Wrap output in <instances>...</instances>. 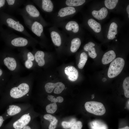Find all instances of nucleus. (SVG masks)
I'll return each mask as SVG.
<instances>
[{"mask_svg":"<svg viewBox=\"0 0 129 129\" xmlns=\"http://www.w3.org/2000/svg\"><path fill=\"white\" fill-rule=\"evenodd\" d=\"M33 80L32 73L24 77L12 76L6 84L2 104L5 105L17 102H28L31 97Z\"/></svg>","mask_w":129,"mask_h":129,"instance_id":"nucleus-1","label":"nucleus"},{"mask_svg":"<svg viewBox=\"0 0 129 129\" xmlns=\"http://www.w3.org/2000/svg\"><path fill=\"white\" fill-rule=\"evenodd\" d=\"M31 106L27 110L12 117L6 126V129H22L36 116Z\"/></svg>","mask_w":129,"mask_h":129,"instance_id":"nucleus-2","label":"nucleus"},{"mask_svg":"<svg viewBox=\"0 0 129 129\" xmlns=\"http://www.w3.org/2000/svg\"><path fill=\"white\" fill-rule=\"evenodd\" d=\"M3 63L12 76L20 75L24 70L18 56L13 54L8 53L2 58Z\"/></svg>","mask_w":129,"mask_h":129,"instance_id":"nucleus-3","label":"nucleus"},{"mask_svg":"<svg viewBox=\"0 0 129 129\" xmlns=\"http://www.w3.org/2000/svg\"><path fill=\"white\" fill-rule=\"evenodd\" d=\"M31 106L28 102L10 104L8 105L3 116L5 119L13 117L27 110Z\"/></svg>","mask_w":129,"mask_h":129,"instance_id":"nucleus-4","label":"nucleus"},{"mask_svg":"<svg viewBox=\"0 0 129 129\" xmlns=\"http://www.w3.org/2000/svg\"><path fill=\"white\" fill-rule=\"evenodd\" d=\"M125 64L124 60L118 57L114 59L111 62L109 67L108 76L110 78L115 77L121 72Z\"/></svg>","mask_w":129,"mask_h":129,"instance_id":"nucleus-5","label":"nucleus"},{"mask_svg":"<svg viewBox=\"0 0 129 129\" xmlns=\"http://www.w3.org/2000/svg\"><path fill=\"white\" fill-rule=\"evenodd\" d=\"M85 107L88 112L96 115L101 116L106 112L104 106L100 102L94 101L88 102L85 103Z\"/></svg>","mask_w":129,"mask_h":129,"instance_id":"nucleus-6","label":"nucleus"},{"mask_svg":"<svg viewBox=\"0 0 129 129\" xmlns=\"http://www.w3.org/2000/svg\"><path fill=\"white\" fill-rule=\"evenodd\" d=\"M18 57L25 68L30 70L33 68L35 60L34 54L32 52L24 51L21 52Z\"/></svg>","mask_w":129,"mask_h":129,"instance_id":"nucleus-7","label":"nucleus"},{"mask_svg":"<svg viewBox=\"0 0 129 129\" xmlns=\"http://www.w3.org/2000/svg\"><path fill=\"white\" fill-rule=\"evenodd\" d=\"M64 70L69 80L74 81L77 80L78 77V72L75 67L72 66H68L65 68Z\"/></svg>","mask_w":129,"mask_h":129,"instance_id":"nucleus-8","label":"nucleus"},{"mask_svg":"<svg viewBox=\"0 0 129 129\" xmlns=\"http://www.w3.org/2000/svg\"><path fill=\"white\" fill-rule=\"evenodd\" d=\"M6 22L8 26L14 30L20 32H23L24 29L23 26L19 23V22H16L11 18H8Z\"/></svg>","mask_w":129,"mask_h":129,"instance_id":"nucleus-9","label":"nucleus"},{"mask_svg":"<svg viewBox=\"0 0 129 129\" xmlns=\"http://www.w3.org/2000/svg\"><path fill=\"white\" fill-rule=\"evenodd\" d=\"M12 46L14 47H25L28 44V40L22 37L15 38L11 42Z\"/></svg>","mask_w":129,"mask_h":129,"instance_id":"nucleus-10","label":"nucleus"},{"mask_svg":"<svg viewBox=\"0 0 129 129\" xmlns=\"http://www.w3.org/2000/svg\"><path fill=\"white\" fill-rule=\"evenodd\" d=\"M34 55L35 61L37 63L38 65L41 67L43 66L45 63L44 52L41 51H38Z\"/></svg>","mask_w":129,"mask_h":129,"instance_id":"nucleus-11","label":"nucleus"},{"mask_svg":"<svg viewBox=\"0 0 129 129\" xmlns=\"http://www.w3.org/2000/svg\"><path fill=\"white\" fill-rule=\"evenodd\" d=\"M116 57V54L113 50L109 51L103 55L102 59V63L104 64H108L113 60Z\"/></svg>","mask_w":129,"mask_h":129,"instance_id":"nucleus-12","label":"nucleus"},{"mask_svg":"<svg viewBox=\"0 0 129 129\" xmlns=\"http://www.w3.org/2000/svg\"><path fill=\"white\" fill-rule=\"evenodd\" d=\"M108 14V10L105 7H103L98 11L94 10L92 12L93 17L99 20H102L106 18Z\"/></svg>","mask_w":129,"mask_h":129,"instance_id":"nucleus-13","label":"nucleus"},{"mask_svg":"<svg viewBox=\"0 0 129 129\" xmlns=\"http://www.w3.org/2000/svg\"><path fill=\"white\" fill-rule=\"evenodd\" d=\"M75 12L76 10L74 7L68 6L60 9L58 12V15L60 17H63L73 14Z\"/></svg>","mask_w":129,"mask_h":129,"instance_id":"nucleus-14","label":"nucleus"},{"mask_svg":"<svg viewBox=\"0 0 129 129\" xmlns=\"http://www.w3.org/2000/svg\"><path fill=\"white\" fill-rule=\"evenodd\" d=\"M95 44L92 42H90L86 44L84 47L85 51L88 52L89 56L91 58L94 59L97 56L95 48L94 47Z\"/></svg>","mask_w":129,"mask_h":129,"instance_id":"nucleus-15","label":"nucleus"},{"mask_svg":"<svg viewBox=\"0 0 129 129\" xmlns=\"http://www.w3.org/2000/svg\"><path fill=\"white\" fill-rule=\"evenodd\" d=\"M89 124L91 129H108L107 125L99 120L92 121Z\"/></svg>","mask_w":129,"mask_h":129,"instance_id":"nucleus-16","label":"nucleus"},{"mask_svg":"<svg viewBox=\"0 0 129 129\" xmlns=\"http://www.w3.org/2000/svg\"><path fill=\"white\" fill-rule=\"evenodd\" d=\"M43 118L50 122L48 127L49 129H55V128L58 120L55 117L50 114H47L43 115Z\"/></svg>","mask_w":129,"mask_h":129,"instance_id":"nucleus-17","label":"nucleus"},{"mask_svg":"<svg viewBox=\"0 0 129 129\" xmlns=\"http://www.w3.org/2000/svg\"><path fill=\"white\" fill-rule=\"evenodd\" d=\"M31 29L33 32L38 37H40L43 32V27L40 23L35 21L32 24Z\"/></svg>","mask_w":129,"mask_h":129,"instance_id":"nucleus-18","label":"nucleus"},{"mask_svg":"<svg viewBox=\"0 0 129 129\" xmlns=\"http://www.w3.org/2000/svg\"><path fill=\"white\" fill-rule=\"evenodd\" d=\"M118 26L114 22H112L110 26L107 38L109 39H113L116 38V35L117 33V28Z\"/></svg>","mask_w":129,"mask_h":129,"instance_id":"nucleus-19","label":"nucleus"},{"mask_svg":"<svg viewBox=\"0 0 129 129\" xmlns=\"http://www.w3.org/2000/svg\"><path fill=\"white\" fill-rule=\"evenodd\" d=\"M26 9L27 13L31 16L37 17L40 15V13L37 8L32 5H27L26 7Z\"/></svg>","mask_w":129,"mask_h":129,"instance_id":"nucleus-20","label":"nucleus"},{"mask_svg":"<svg viewBox=\"0 0 129 129\" xmlns=\"http://www.w3.org/2000/svg\"><path fill=\"white\" fill-rule=\"evenodd\" d=\"M66 29L69 31H72L74 33H76L79 31V27L78 23L74 21L68 22L65 26Z\"/></svg>","mask_w":129,"mask_h":129,"instance_id":"nucleus-21","label":"nucleus"},{"mask_svg":"<svg viewBox=\"0 0 129 129\" xmlns=\"http://www.w3.org/2000/svg\"><path fill=\"white\" fill-rule=\"evenodd\" d=\"M88 23L90 27L95 32H100L101 30L100 24L93 19H90L88 21Z\"/></svg>","mask_w":129,"mask_h":129,"instance_id":"nucleus-22","label":"nucleus"},{"mask_svg":"<svg viewBox=\"0 0 129 129\" xmlns=\"http://www.w3.org/2000/svg\"><path fill=\"white\" fill-rule=\"evenodd\" d=\"M52 41L55 45L60 46L61 43V37L59 34L55 31L52 32L50 33Z\"/></svg>","mask_w":129,"mask_h":129,"instance_id":"nucleus-23","label":"nucleus"},{"mask_svg":"<svg viewBox=\"0 0 129 129\" xmlns=\"http://www.w3.org/2000/svg\"><path fill=\"white\" fill-rule=\"evenodd\" d=\"M42 8L44 11L51 12L53 10V4L51 0H42Z\"/></svg>","mask_w":129,"mask_h":129,"instance_id":"nucleus-24","label":"nucleus"},{"mask_svg":"<svg viewBox=\"0 0 129 129\" xmlns=\"http://www.w3.org/2000/svg\"><path fill=\"white\" fill-rule=\"evenodd\" d=\"M81 44L80 39L78 38H74L71 40L70 50L72 53H75L78 49Z\"/></svg>","mask_w":129,"mask_h":129,"instance_id":"nucleus-25","label":"nucleus"},{"mask_svg":"<svg viewBox=\"0 0 129 129\" xmlns=\"http://www.w3.org/2000/svg\"><path fill=\"white\" fill-rule=\"evenodd\" d=\"M10 74L5 73L0 68V84L4 85L7 83L9 80V77Z\"/></svg>","mask_w":129,"mask_h":129,"instance_id":"nucleus-26","label":"nucleus"},{"mask_svg":"<svg viewBox=\"0 0 129 129\" xmlns=\"http://www.w3.org/2000/svg\"><path fill=\"white\" fill-rule=\"evenodd\" d=\"M87 55L86 53L83 52L81 53L80 61L78 65L79 69H82L83 68L87 60Z\"/></svg>","mask_w":129,"mask_h":129,"instance_id":"nucleus-27","label":"nucleus"},{"mask_svg":"<svg viewBox=\"0 0 129 129\" xmlns=\"http://www.w3.org/2000/svg\"><path fill=\"white\" fill-rule=\"evenodd\" d=\"M85 1V0H67L65 4L69 6H78L83 4Z\"/></svg>","mask_w":129,"mask_h":129,"instance_id":"nucleus-28","label":"nucleus"},{"mask_svg":"<svg viewBox=\"0 0 129 129\" xmlns=\"http://www.w3.org/2000/svg\"><path fill=\"white\" fill-rule=\"evenodd\" d=\"M124 95L127 98L129 97V77H126L124 80L123 85Z\"/></svg>","mask_w":129,"mask_h":129,"instance_id":"nucleus-29","label":"nucleus"},{"mask_svg":"<svg viewBox=\"0 0 129 129\" xmlns=\"http://www.w3.org/2000/svg\"><path fill=\"white\" fill-rule=\"evenodd\" d=\"M118 1V0H106L104 1L105 5L108 9H113L116 7Z\"/></svg>","mask_w":129,"mask_h":129,"instance_id":"nucleus-30","label":"nucleus"},{"mask_svg":"<svg viewBox=\"0 0 129 129\" xmlns=\"http://www.w3.org/2000/svg\"><path fill=\"white\" fill-rule=\"evenodd\" d=\"M46 110L48 113H53L57 109V105L55 103L53 102L47 105L45 108Z\"/></svg>","mask_w":129,"mask_h":129,"instance_id":"nucleus-31","label":"nucleus"},{"mask_svg":"<svg viewBox=\"0 0 129 129\" xmlns=\"http://www.w3.org/2000/svg\"><path fill=\"white\" fill-rule=\"evenodd\" d=\"M56 86V83H53L48 82L46 83L44 86V88L45 91L48 93L52 92L54 88Z\"/></svg>","mask_w":129,"mask_h":129,"instance_id":"nucleus-32","label":"nucleus"},{"mask_svg":"<svg viewBox=\"0 0 129 129\" xmlns=\"http://www.w3.org/2000/svg\"><path fill=\"white\" fill-rule=\"evenodd\" d=\"M65 88L64 85L62 83L58 82L56 83V86L54 90V93L55 94L61 93Z\"/></svg>","mask_w":129,"mask_h":129,"instance_id":"nucleus-33","label":"nucleus"},{"mask_svg":"<svg viewBox=\"0 0 129 129\" xmlns=\"http://www.w3.org/2000/svg\"><path fill=\"white\" fill-rule=\"evenodd\" d=\"M47 98L48 100L50 101L51 102L55 103L57 102L61 103L64 100L63 97L60 96L58 97L55 98L53 96L48 95L47 96Z\"/></svg>","mask_w":129,"mask_h":129,"instance_id":"nucleus-34","label":"nucleus"},{"mask_svg":"<svg viewBox=\"0 0 129 129\" xmlns=\"http://www.w3.org/2000/svg\"><path fill=\"white\" fill-rule=\"evenodd\" d=\"M76 121L75 118L72 119L69 122L64 121L62 123V125L65 129H67L71 127L72 125Z\"/></svg>","mask_w":129,"mask_h":129,"instance_id":"nucleus-35","label":"nucleus"},{"mask_svg":"<svg viewBox=\"0 0 129 129\" xmlns=\"http://www.w3.org/2000/svg\"><path fill=\"white\" fill-rule=\"evenodd\" d=\"M82 127V124L81 121H76L71 127V129H81Z\"/></svg>","mask_w":129,"mask_h":129,"instance_id":"nucleus-36","label":"nucleus"},{"mask_svg":"<svg viewBox=\"0 0 129 129\" xmlns=\"http://www.w3.org/2000/svg\"><path fill=\"white\" fill-rule=\"evenodd\" d=\"M35 122L33 119L22 129H34Z\"/></svg>","mask_w":129,"mask_h":129,"instance_id":"nucleus-37","label":"nucleus"},{"mask_svg":"<svg viewBox=\"0 0 129 129\" xmlns=\"http://www.w3.org/2000/svg\"><path fill=\"white\" fill-rule=\"evenodd\" d=\"M5 119L3 115L0 116V128L2 126Z\"/></svg>","mask_w":129,"mask_h":129,"instance_id":"nucleus-38","label":"nucleus"},{"mask_svg":"<svg viewBox=\"0 0 129 129\" xmlns=\"http://www.w3.org/2000/svg\"><path fill=\"white\" fill-rule=\"evenodd\" d=\"M8 5H12L14 4L15 0H6Z\"/></svg>","mask_w":129,"mask_h":129,"instance_id":"nucleus-39","label":"nucleus"},{"mask_svg":"<svg viewBox=\"0 0 129 129\" xmlns=\"http://www.w3.org/2000/svg\"><path fill=\"white\" fill-rule=\"evenodd\" d=\"M5 0H0V8L4 6L5 3Z\"/></svg>","mask_w":129,"mask_h":129,"instance_id":"nucleus-40","label":"nucleus"},{"mask_svg":"<svg viewBox=\"0 0 129 129\" xmlns=\"http://www.w3.org/2000/svg\"><path fill=\"white\" fill-rule=\"evenodd\" d=\"M126 10L128 14V17H129V5H128L127 6V7Z\"/></svg>","mask_w":129,"mask_h":129,"instance_id":"nucleus-41","label":"nucleus"},{"mask_svg":"<svg viewBox=\"0 0 129 129\" xmlns=\"http://www.w3.org/2000/svg\"><path fill=\"white\" fill-rule=\"evenodd\" d=\"M119 129H129V126H127L124 128H120Z\"/></svg>","mask_w":129,"mask_h":129,"instance_id":"nucleus-42","label":"nucleus"},{"mask_svg":"<svg viewBox=\"0 0 129 129\" xmlns=\"http://www.w3.org/2000/svg\"><path fill=\"white\" fill-rule=\"evenodd\" d=\"M107 80V79L105 78H104L102 79V81L103 82Z\"/></svg>","mask_w":129,"mask_h":129,"instance_id":"nucleus-43","label":"nucleus"},{"mask_svg":"<svg viewBox=\"0 0 129 129\" xmlns=\"http://www.w3.org/2000/svg\"><path fill=\"white\" fill-rule=\"evenodd\" d=\"M94 95L93 94L91 95V98L92 99H93L94 97Z\"/></svg>","mask_w":129,"mask_h":129,"instance_id":"nucleus-44","label":"nucleus"},{"mask_svg":"<svg viewBox=\"0 0 129 129\" xmlns=\"http://www.w3.org/2000/svg\"><path fill=\"white\" fill-rule=\"evenodd\" d=\"M116 41H117V40H116Z\"/></svg>","mask_w":129,"mask_h":129,"instance_id":"nucleus-45","label":"nucleus"}]
</instances>
